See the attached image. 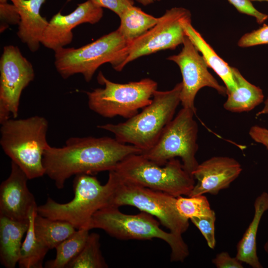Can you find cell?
Instances as JSON below:
<instances>
[{
  "label": "cell",
  "instance_id": "obj_8",
  "mask_svg": "<svg viewBox=\"0 0 268 268\" xmlns=\"http://www.w3.org/2000/svg\"><path fill=\"white\" fill-rule=\"evenodd\" d=\"M97 79L104 87L86 92L88 107L107 118L119 116L128 119L134 116L151 102L158 87L157 83L149 78L127 83H115L101 71Z\"/></svg>",
  "mask_w": 268,
  "mask_h": 268
},
{
  "label": "cell",
  "instance_id": "obj_35",
  "mask_svg": "<svg viewBox=\"0 0 268 268\" xmlns=\"http://www.w3.org/2000/svg\"><path fill=\"white\" fill-rule=\"evenodd\" d=\"M138 3L144 6H147L156 1H159L161 0H136Z\"/></svg>",
  "mask_w": 268,
  "mask_h": 268
},
{
  "label": "cell",
  "instance_id": "obj_26",
  "mask_svg": "<svg viewBox=\"0 0 268 268\" xmlns=\"http://www.w3.org/2000/svg\"><path fill=\"white\" fill-rule=\"evenodd\" d=\"M100 250V236L89 233L87 241L80 253L67 265V268H106Z\"/></svg>",
  "mask_w": 268,
  "mask_h": 268
},
{
  "label": "cell",
  "instance_id": "obj_30",
  "mask_svg": "<svg viewBox=\"0 0 268 268\" xmlns=\"http://www.w3.org/2000/svg\"><path fill=\"white\" fill-rule=\"evenodd\" d=\"M240 12L254 17L257 23L262 24L268 18V15L256 9L249 0H228Z\"/></svg>",
  "mask_w": 268,
  "mask_h": 268
},
{
  "label": "cell",
  "instance_id": "obj_7",
  "mask_svg": "<svg viewBox=\"0 0 268 268\" xmlns=\"http://www.w3.org/2000/svg\"><path fill=\"white\" fill-rule=\"evenodd\" d=\"M129 43L118 29L78 48H61L55 51L54 64L61 77L81 74L86 82L105 63L114 69L120 64Z\"/></svg>",
  "mask_w": 268,
  "mask_h": 268
},
{
  "label": "cell",
  "instance_id": "obj_37",
  "mask_svg": "<svg viewBox=\"0 0 268 268\" xmlns=\"http://www.w3.org/2000/svg\"><path fill=\"white\" fill-rule=\"evenodd\" d=\"M264 248L265 251L268 255V239L266 241V242L265 243V245L264 246Z\"/></svg>",
  "mask_w": 268,
  "mask_h": 268
},
{
  "label": "cell",
  "instance_id": "obj_5",
  "mask_svg": "<svg viewBox=\"0 0 268 268\" xmlns=\"http://www.w3.org/2000/svg\"><path fill=\"white\" fill-rule=\"evenodd\" d=\"M119 208L108 206L96 211L91 218L89 230L101 229L120 240L159 239L170 247L171 262H183L188 257L189 248L182 235L164 231L159 222L148 213L141 211L136 214H128L122 212Z\"/></svg>",
  "mask_w": 268,
  "mask_h": 268
},
{
  "label": "cell",
  "instance_id": "obj_28",
  "mask_svg": "<svg viewBox=\"0 0 268 268\" xmlns=\"http://www.w3.org/2000/svg\"><path fill=\"white\" fill-rule=\"evenodd\" d=\"M190 220L201 232L208 246L211 249H214L216 245L215 237V214L193 217Z\"/></svg>",
  "mask_w": 268,
  "mask_h": 268
},
{
  "label": "cell",
  "instance_id": "obj_17",
  "mask_svg": "<svg viewBox=\"0 0 268 268\" xmlns=\"http://www.w3.org/2000/svg\"><path fill=\"white\" fill-rule=\"evenodd\" d=\"M19 15L17 35L32 52L37 51L49 21L41 16L40 8L46 0H10Z\"/></svg>",
  "mask_w": 268,
  "mask_h": 268
},
{
  "label": "cell",
  "instance_id": "obj_24",
  "mask_svg": "<svg viewBox=\"0 0 268 268\" xmlns=\"http://www.w3.org/2000/svg\"><path fill=\"white\" fill-rule=\"evenodd\" d=\"M119 18L120 25L117 29L129 44L153 27L158 20V17L134 5L127 8Z\"/></svg>",
  "mask_w": 268,
  "mask_h": 268
},
{
  "label": "cell",
  "instance_id": "obj_16",
  "mask_svg": "<svg viewBox=\"0 0 268 268\" xmlns=\"http://www.w3.org/2000/svg\"><path fill=\"white\" fill-rule=\"evenodd\" d=\"M242 171L241 164L233 158L211 157L199 164L193 172L197 182L189 197L206 193L216 195L221 190L228 188Z\"/></svg>",
  "mask_w": 268,
  "mask_h": 268
},
{
  "label": "cell",
  "instance_id": "obj_20",
  "mask_svg": "<svg viewBox=\"0 0 268 268\" xmlns=\"http://www.w3.org/2000/svg\"><path fill=\"white\" fill-rule=\"evenodd\" d=\"M183 26L186 35L201 54L208 67L212 69L224 82L227 94L235 90L237 88V85L234 78L232 67L217 55L200 33L193 27L191 19L185 21Z\"/></svg>",
  "mask_w": 268,
  "mask_h": 268
},
{
  "label": "cell",
  "instance_id": "obj_4",
  "mask_svg": "<svg viewBox=\"0 0 268 268\" xmlns=\"http://www.w3.org/2000/svg\"><path fill=\"white\" fill-rule=\"evenodd\" d=\"M0 144L5 154L29 180L45 175L43 157L50 145L47 140V120L34 116L9 119L0 124Z\"/></svg>",
  "mask_w": 268,
  "mask_h": 268
},
{
  "label": "cell",
  "instance_id": "obj_11",
  "mask_svg": "<svg viewBox=\"0 0 268 268\" xmlns=\"http://www.w3.org/2000/svg\"><path fill=\"white\" fill-rule=\"evenodd\" d=\"M189 19L191 12L185 8L174 7L166 10L153 27L128 44L116 70L121 71L128 63L141 57L174 50L183 44L186 36L183 23Z\"/></svg>",
  "mask_w": 268,
  "mask_h": 268
},
{
  "label": "cell",
  "instance_id": "obj_15",
  "mask_svg": "<svg viewBox=\"0 0 268 268\" xmlns=\"http://www.w3.org/2000/svg\"><path fill=\"white\" fill-rule=\"evenodd\" d=\"M28 180L21 168L11 161L9 175L0 186V216L29 221L31 211L37 205L28 189Z\"/></svg>",
  "mask_w": 268,
  "mask_h": 268
},
{
  "label": "cell",
  "instance_id": "obj_36",
  "mask_svg": "<svg viewBox=\"0 0 268 268\" xmlns=\"http://www.w3.org/2000/svg\"><path fill=\"white\" fill-rule=\"evenodd\" d=\"M8 0H0V9H2L8 6L9 4L7 2Z\"/></svg>",
  "mask_w": 268,
  "mask_h": 268
},
{
  "label": "cell",
  "instance_id": "obj_14",
  "mask_svg": "<svg viewBox=\"0 0 268 268\" xmlns=\"http://www.w3.org/2000/svg\"><path fill=\"white\" fill-rule=\"evenodd\" d=\"M103 15L102 8L90 0L78 4L76 8L67 15H63L59 11L49 21L41 44L54 52L64 48L72 42L73 28L82 23H96Z\"/></svg>",
  "mask_w": 268,
  "mask_h": 268
},
{
  "label": "cell",
  "instance_id": "obj_6",
  "mask_svg": "<svg viewBox=\"0 0 268 268\" xmlns=\"http://www.w3.org/2000/svg\"><path fill=\"white\" fill-rule=\"evenodd\" d=\"M114 170L125 181L175 197L189 196L195 184L192 175L176 158L160 165L141 153L133 154L121 161Z\"/></svg>",
  "mask_w": 268,
  "mask_h": 268
},
{
  "label": "cell",
  "instance_id": "obj_23",
  "mask_svg": "<svg viewBox=\"0 0 268 268\" xmlns=\"http://www.w3.org/2000/svg\"><path fill=\"white\" fill-rule=\"evenodd\" d=\"M37 207L31 211L29 227L20 251L18 266L21 268H42L44 258L49 249L37 238L34 229Z\"/></svg>",
  "mask_w": 268,
  "mask_h": 268
},
{
  "label": "cell",
  "instance_id": "obj_19",
  "mask_svg": "<svg viewBox=\"0 0 268 268\" xmlns=\"http://www.w3.org/2000/svg\"><path fill=\"white\" fill-rule=\"evenodd\" d=\"M29 221H17L0 216V260L6 268H14L18 264L23 236Z\"/></svg>",
  "mask_w": 268,
  "mask_h": 268
},
{
  "label": "cell",
  "instance_id": "obj_1",
  "mask_svg": "<svg viewBox=\"0 0 268 268\" xmlns=\"http://www.w3.org/2000/svg\"><path fill=\"white\" fill-rule=\"evenodd\" d=\"M141 152L135 146L115 138L72 137L62 147L49 145L44 153L43 163L45 175L61 189L73 175H92L114 170L129 155Z\"/></svg>",
  "mask_w": 268,
  "mask_h": 268
},
{
  "label": "cell",
  "instance_id": "obj_9",
  "mask_svg": "<svg viewBox=\"0 0 268 268\" xmlns=\"http://www.w3.org/2000/svg\"><path fill=\"white\" fill-rule=\"evenodd\" d=\"M115 172L116 183L110 206L136 207L156 217L170 232L178 235H182L188 230L189 220L179 212L177 197L128 182Z\"/></svg>",
  "mask_w": 268,
  "mask_h": 268
},
{
  "label": "cell",
  "instance_id": "obj_25",
  "mask_svg": "<svg viewBox=\"0 0 268 268\" xmlns=\"http://www.w3.org/2000/svg\"><path fill=\"white\" fill-rule=\"evenodd\" d=\"M89 230L81 229L59 244L56 248V256L54 259L46 262V268H65L83 248L88 239Z\"/></svg>",
  "mask_w": 268,
  "mask_h": 268
},
{
  "label": "cell",
  "instance_id": "obj_12",
  "mask_svg": "<svg viewBox=\"0 0 268 268\" xmlns=\"http://www.w3.org/2000/svg\"><path fill=\"white\" fill-rule=\"evenodd\" d=\"M31 63L13 45L3 47L0 60V123L18 115L23 90L33 80Z\"/></svg>",
  "mask_w": 268,
  "mask_h": 268
},
{
  "label": "cell",
  "instance_id": "obj_31",
  "mask_svg": "<svg viewBox=\"0 0 268 268\" xmlns=\"http://www.w3.org/2000/svg\"><path fill=\"white\" fill-rule=\"evenodd\" d=\"M100 7L108 8L119 17L129 7L134 5V0H90Z\"/></svg>",
  "mask_w": 268,
  "mask_h": 268
},
{
  "label": "cell",
  "instance_id": "obj_18",
  "mask_svg": "<svg viewBox=\"0 0 268 268\" xmlns=\"http://www.w3.org/2000/svg\"><path fill=\"white\" fill-rule=\"evenodd\" d=\"M253 219L236 246V257L253 268H262L257 252V235L264 214L268 210V193L262 192L255 200Z\"/></svg>",
  "mask_w": 268,
  "mask_h": 268
},
{
  "label": "cell",
  "instance_id": "obj_33",
  "mask_svg": "<svg viewBox=\"0 0 268 268\" xmlns=\"http://www.w3.org/2000/svg\"><path fill=\"white\" fill-rule=\"evenodd\" d=\"M249 134L255 141L263 144L268 149V129L253 126L250 129Z\"/></svg>",
  "mask_w": 268,
  "mask_h": 268
},
{
  "label": "cell",
  "instance_id": "obj_2",
  "mask_svg": "<svg viewBox=\"0 0 268 268\" xmlns=\"http://www.w3.org/2000/svg\"><path fill=\"white\" fill-rule=\"evenodd\" d=\"M182 87L179 82L171 90H156L151 102L140 113L117 124H107L97 128L113 134L121 142L133 145L142 153L151 148L162 131L173 119L180 101Z\"/></svg>",
  "mask_w": 268,
  "mask_h": 268
},
{
  "label": "cell",
  "instance_id": "obj_27",
  "mask_svg": "<svg viewBox=\"0 0 268 268\" xmlns=\"http://www.w3.org/2000/svg\"><path fill=\"white\" fill-rule=\"evenodd\" d=\"M176 206L180 214L189 220L193 217L215 214L203 195L188 197L179 196L177 197Z\"/></svg>",
  "mask_w": 268,
  "mask_h": 268
},
{
  "label": "cell",
  "instance_id": "obj_10",
  "mask_svg": "<svg viewBox=\"0 0 268 268\" xmlns=\"http://www.w3.org/2000/svg\"><path fill=\"white\" fill-rule=\"evenodd\" d=\"M195 114L193 110L183 107L164 129L155 145L141 154L160 165L180 157L185 170L192 175L199 165L196 158L199 146Z\"/></svg>",
  "mask_w": 268,
  "mask_h": 268
},
{
  "label": "cell",
  "instance_id": "obj_32",
  "mask_svg": "<svg viewBox=\"0 0 268 268\" xmlns=\"http://www.w3.org/2000/svg\"><path fill=\"white\" fill-rule=\"evenodd\" d=\"M212 263L217 268H243V263L236 257H232L226 252L217 254L212 260Z\"/></svg>",
  "mask_w": 268,
  "mask_h": 268
},
{
  "label": "cell",
  "instance_id": "obj_3",
  "mask_svg": "<svg viewBox=\"0 0 268 268\" xmlns=\"http://www.w3.org/2000/svg\"><path fill=\"white\" fill-rule=\"evenodd\" d=\"M116 183V175L114 170L109 171L108 179L105 185H101L91 175H75L73 181V199L61 203L49 197L44 204L37 206V213L52 219L67 222L77 230H89L93 214L110 206Z\"/></svg>",
  "mask_w": 268,
  "mask_h": 268
},
{
  "label": "cell",
  "instance_id": "obj_22",
  "mask_svg": "<svg viewBox=\"0 0 268 268\" xmlns=\"http://www.w3.org/2000/svg\"><path fill=\"white\" fill-rule=\"evenodd\" d=\"M34 229L38 240L49 250L55 248L76 231L67 222L52 219L37 213L34 219Z\"/></svg>",
  "mask_w": 268,
  "mask_h": 268
},
{
  "label": "cell",
  "instance_id": "obj_21",
  "mask_svg": "<svg viewBox=\"0 0 268 268\" xmlns=\"http://www.w3.org/2000/svg\"><path fill=\"white\" fill-rule=\"evenodd\" d=\"M232 70L237 88L227 94L223 107L232 112L251 111L263 101V90L245 79L237 68L232 67Z\"/></svg>",
  "mask_w": 268,
  "mask_h": 268
},
{
  "label": "cell",
  "instance_id": "obj_13",
  "mask_svg": "<svg viewBox=\"0 0 268 268\" xmlns=\"http://www.w3.org/2000/svg\"><path fill=\"white\" fill-rule=\"evenodd\" d=\"M183 45L179 53L168 57L167 60L179 66L182 75L180 103L183 107L190 108L196 113L195 99L201 88L211 87L223 96L227 95V89L209 72L203 57L187 36Z\"/></svg>",
  "mask_w": 268,
  "mask_h": 268
},
{
  "label": "cell",
  "instance_id": "obj_29",
  "mask_svg": "<svg viewBox=\"0 0 268 268\" xmlns=\"http://www.w3.org/2000/svg\"><path fill=\"white\" fill-rule=\"evenodd\" d=\"M242 48L260 45H268V25L264 24L260 28L243 35L238 42Z\"/></svg>",
  "mask_w": 268,
  "mask_h": 268
},
{
  "label": "cell",
  "instance_id": "obj_38",
  "mask_svg": "<svg viewBox=\"0 0 268 268\" xmlns=\"http://www.w3.org/2000/svg\"><path fill=\"white\" fill-rule=\"evenodd\" d=\"M258 0V1H268V0Z\"/></svg>",
  "mask_w": 268,
  "mask_h": 268
},
{
  "label": "cell",
  "instance_id": "obj_34",
  "mask_svg": "<svg viewBox=\"0 0 268 268\" xmlns=\"http://www.w3.org/2000/svg\"><path fill=\"white\" fill-rule=\"evenodd\" d=\"M264 114H268V97L264 102L263 108L256 114V116L258 117Z\"/></svg>",
  "mask_w": 268,
  "mask_h": 268
}]
</instances>
